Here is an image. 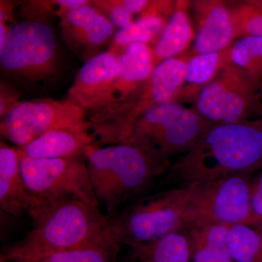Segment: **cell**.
Returning a JSON list of instances; mask_svg holds the SVG:
<instances>
[{"instance_id": "obj_1", "label": "cell", "mask_w": 262, "mask_h": 262, "mask_svg": "<svg viewBox=\"0 0 262 262\" xmlns=\"http://www.w3.org/2000/svg\"><path fill=\"white\" fill-rule=\"evenodd\" d=\"M262 168V117L211 124L194 146L170 165V178L184 184L250 174Z\"/></svg>"}, {"instance_id": "obj_2", "label": "cell", "mask_w": 262, "mask_h": 262, "mask_svg": "<svg viewBox=\"0 0 262 262\" xmlns=\"http://www.w3.org/2000/svg\"><path fill=\"white\" fill-rule=\"evenodd\" d=\"M110 220L99 207L80 200L50 203L33 220L32 230L1 256L12 262H37L98 238L107 231Z\"/></svg>"}, {"instance_id": "obj_3", "label": "cell", "mask_w": 262, "mask_h": 262, "mask_svg": "<svg viewBox=\"0 0 262 262\" xmlns=\"http://www.w3.org/2000/svg\"><path fill=\"white\" fill-rule=\"evenodd\" d=\"M83 156L98 205L104 207L110 218L120 206L149 189L171 165L130 141L93 146Z\"/></svg>"}, {"instance_id": "obj_4", "label": "cell", "mask_w": 262, "mask_h": 262, "mask_svg": "<svg viewBox=\"0 0 262 262\" xmlns=\"http://www.w3.org/2000/svg\"><path fill=\"white\" fill-rule=\"evenodd\" d=\"M0 65L5 77L26 87L54 80L60 61L51 26L44 20L27 19L10 27L0 48Z\"/></svg>"}, {"instance_id": "obj_5", "label": "cell", "mask_w": 262, "mask_h": 262, "mask_svg": "<svg viewBox=\"0 0 262 262\" xmlns=\"http://www.w3.org/2000/svg\"><path fill=\"white\" fill-rule=\"evenodd\" d=\"M211 123L194 108L177 101L161 103L146 110L134 124L128 139L163 163L192 149Z\"/></svg>"}, {"instance_id": "obj_6", "label": "cell", "mask_w": 262, "mask_h": 262, "mask_svg": "<svg viewBox=\"0 0 262 262\" xmlns=\"http://www.w3.org/2000/svg\"><path fill=\"white\" fill-rule=\"evenodd\" d=\"M190 185L144 196L110 218V233L122 246L144 244L186 229L184 208Z\"/></svg>"}, {"instance_id": "obj_7", "label": "cell", "mask_w": 262, "mask_h": 262, "mask_svg": "<svg viewBox=\"0 0 262 262\" xmlns=\"http://www.w3.org/2000/svg\"><path fill=\"white\" fill-rule=\"evenodd\" d=\"M251 182L248 174H234L189 184L184 213L186 229L211 224L253 227Z\"/></svg>"}, {"instance_id": "obj_8", "label": "cell", "mask_w": 262, "mask_h": 262, "mask_svg": "<svg viewBox=\"0 0 262 262\" xmlns=\"http://www.w3.org/2000/svg\"><path fill=\"white\" fill-rule=\"evenodd\" d=\"M192 56V51L189 50L157 65L137 96L98 124L108 144L125 142L134 124L146 110L161 103L177 101L188 62Z\"/></svg>"}, {"instance_id": "obj_9", "label": "cell", "mask_w": 262, "mask_h": 262, "mask_svg": "<svg viewBox=\"0 0 262 262\" xmlns=\"http://www.w3.org/2000/svg\"><path fill=\"white\" fill-rule=\"evenodd\" d=\"M19 157L24 182L32 195L48 203L74 199L99 207L84 156L45 159L19 153Z\"/></svg>"}, {"instance_id": "obj_10", "label": "cell", "mask_w": 262, "mask_h": 262, "mask_svg": "<svg viewBox=\"0 0 262 262\" xmlns=\"http://www.w3.org/2000/svg\"><path fill=\"white\" fill-rule=\"evenodd\" d=\"M86 113L68 98L20 101L1 119V136L22 147L49 131L84 123Z\"/></svg>"}, {"instance_id": "obj_11", "label": "cell", "mask_w": 262, "mask_h": 262, "mask_svg": "<svg viewBox=\"0 0 262 262\" xmlns=\"http://www.w3.org/2000/svg\"><path fill=\"white\" fill-rule=\"evenodd\" d=\"M258 89L230 65L198 95L193 108L211 124L233 123L262 117Z\"/></svg>"}, {"instance_id": "obj_12", "label": "cell", "mask_w": 262, "mask_h": 262, "mask_svg": "<svg viewBox=\"0 0 262 262\" xmlns=\"http://www.w3.org/2000/svg\"><path fill=\"white\" fill-rule=\"evenodd\" d=\"M156 62L152 48L145 43L129 45L119 54L118 73L101 107L89 120L98 124L134 100L149 80Z\"/></svg>"}, {"instance_id": "obj_13", "label": "cell", "mask_w": 262, "mask_h": 262, "mask_svg": "<svg viewBox=\"0 0 262 262\" xmlns=\"http://www.w3.org/2000/svg\"><path fill=\"white\" fill-rule=\"evenodd\" d=\"M62 35L67 45L85 61L98 54L96 50L110 39L113 41L115 27L94 6L92 1L77 9L60 15Z\"/></svg>"}, {"instance_id": "obj_14", "label": "cell", "mask_w": 262, "mask_h": 262, "mask_svg": "<svg viewBox=\"0 0 262 262\" xmlns=\"http://www.w3.org/2000/svg\"><path fill=\"white\" fill-rule=\"evenodd\" d=\"M119 54L101 52L84 62L68 91V99L80 105L86 113L101 107L118 73Z\"/></svg>"}, {"instance_id": "obj_15", "label": "cell", "mask_w": 262, "mask_h": 262, "mask_svg": "<svg viewBox=\"0 0 262 262\" xmlns=\"http://www.w3.org/2000/svg\"><path fill=\"white\" fill-rule=\"evenodd\" d=\"M49 203L32 195L27 189L20 167L18 149L0 144V208L1 211L32 220Z\"/></svg>"}, {"instance_id": "obj_16", "label": "cell", "mask_w": 262, "mask_h": 262, "mask_svg": "<svg viewBox=\"0 0 262 262\" xmlns=\"http://www.w3.org/2000/svg\"><path fill=\"white\" fill-rule=\"evenodd\" d=\"M196 17L193 55L222 51L236 41L229 3L220 0L191 2Z\"/></svg>"}, {"instance_id": "obj_17", "label": "cell", "mask_w": 262, "mask_h": 262, "mask_svg": "<svg viewBox=\"0 0 262 262\" xmlns=\"http://www.w3.org/2000/svg\"><path fill=\"white\" fill-rule=\"evenodd\" d=\"M98 145L92 122L63 127L46 133L27 145L17 148L20 154L31 158H70L83 156L91 146Z\"/></svg>"}, {"instance_id": "obj_18", "label": "cell", "mask_w": 262, "mask_h": 262, "mask_svg": "<svg viewBox=\"0 0 262 262\" xmlns=\"http://www.w3.org/2000/svg\"><path fill=\"white\" fill-rule=\"evenodd\" d=\"M177 1H151L134 23L117 31L108 50L120 54L132 43L155 42L173 13Z\"/></svg>"}, {"instance_id": "obj_19", "label": "cell", "mask_w": 262, "mask_h": 262, "mask_svg": "<svg viewBox=\"0 0 262 262\" xmlns=\"http://www.w3.org/2000/svg\"><path fill=\"white\" fill-rule=\"evenodd\" d=\"M191 3L177 1L170 15L152 48L156 65L189 51L195 38V32L188 13Z\"/></svg>"}, {"instance_id": "obj_20", "label": "cell", "mask_w": 262, "mask_h": 262, "mask_svg": "<svg viewBox=\"0 0 262 262\" xmlns=\"http://www.w3.org/2000/svg\"><path fill=\"white\" fill-rule=\"evenodd\" d=\"M230 47L222 51L201 53L191 57L177 102H190L194 104L202 90L211 83L229 65Z\"/></svg>"}, {"instance_id": "obj_21", "label": "cell", "mask_w": 262, "mask_h": 262, "mask_svg": "<svg viewBox=\"0 0 262 262\" xmlns=\"http://www.w3.org/2000/svg\"><path fill=\"white\" fill-rule=\"evenodd\" d=\"M127 262H192V250L187 229L160 238L129 246Z\"/></svg>"}, {"instance_id": "obj_22", "label": "cell", "mask_w": 262, "mask_h": 262, "mask_svg": "<svg viewBox=\"0 0 262 262\" xmlns=\"http://www.w3.org/2000/svg\"><path fill=\"white\" fill-rule=\"evenodd\" d=\"M229 227L211 224L186 229L190 241L192 262H234L227 248Z\"/></svg>"}, {"instance_id": "obj_23", "label": "cell", "mask_w": 262, "mask_h": 262, "mask_svg": "<svg viewBox=\"0 0 262 262\" xmlns=\"http://www.w3.org/2000/svg\"><path fill=\"white\" fill-rule=\"evenodd\" d=\"M122 247L108 228L89 244L50 255L37 262H117Z\"/></svg>"}, {"instance_id": "obj_24", "label": "cell", "mask_w": 262, "mask_h": 262, "mask_svg": "<svg viewBox=\"0 0 262 262\" xmlns=\"http://www.w3.org/2000/svg\"><path fill=\"white\" fill-rule=\"evenodd\" d=\"M229 64L258 90L262 82V37L236 40L230 47Z\"/></svg>"}, {"instance_id": "obj_25", "label": "cell", "mask_w": 262, "mask_h": 262, "mask_svg": "<svg viewBox=\"0 0 262 262\" xmlns=\"http://www.w3.org/2000/svg\"><path fill=\"white\" fill-rule=\"evenodd\" d=\"M227 244L234 262H262V234L252 226L230 225Z\"/></svg>"}, {"instance_id": "obj_26", "label": "cell", "mask_w": 262, "mask_h": 262, "mask_svg": "<svg viewBox=\"0 0 262 262\" xmlns=\"http://www.w3.org/2000/svg\"><path fill=\"white\" fill-rule=\"evenodd\" d=\"M236 39L262 37V10L249 1L229 3Z\"/></svg>"}, {"instance_id": "obj_27", "label": "cell", "mask_w": 262, "mask_h": 262, "mask_svg": "<svg viewBox=\"0 0 262 262\" xmlns=\"http://www.w3.org/2000/svg\"><path fill=\"white\" fill-rule=\"evenodd\" d=\"M92 5L115 28H126L134 22V15L122 0H96L92 1Z\"/></svg>"}, {"instance_id": "obj_28", "label": "cell", "mask_w": 262, "mask_h": 262, "mask_svg": "<svg viewBox=\"0 0 262 262\" xmlns=\"http://www.w3.org/2000/svg\"><path fill=\"white\" fill-rule=\"evenodd\" d=\"M18 91L11 84L1 82L0 85V119L3 118L7 113L14 107L19 101Z\"/></svg>"}, {"instance_id": "obj_29", "label": "cell", "mask_w": 262, "mask_h": 262, "mask_svg": "<svg viewBox=\"0 0 262 262\" xmlns=\"http://www.w3.org/2000/svg\"><path fill=\"white\" fill-rule=\"evenodd\" d=\"M251 206L255 226L262 221V170L251 182Z\"/></svg>"}, {"instance_id": "obj_30", "label": "cell", "mask_w": 262, "mask_h": 262, "mask_svg": "<svg viewBox=\"0 0 262 262\" xmlns=\"http://www.w3.org/2000/svg\"><path fill=\"white\" fill-rule=\"evenodd\" d=\"M13 10H14L13 4L1 1V3H0V24L10 27L17 23V22H15L14 18H13L14 16Z\"/></svg>"}, {"instance_id": "obj_31", "label": "cell", "mask_w": 262, "mask_h": 262, "mask_svg": "<svg viewBox=\"0 0 262 262\" xmlns=\"http://www.w3.org/2000/svg\"><path fill=\"white\" fill-rule=\"evenodd\" d=\"M125 7L130 10L133 14L142 13L147 9L151 1L148 0H122Z\"/></svg>"}, {"instance_id": "obj_32", "label": "cell", "mask_w": 262, "mask_h": 262, "mask_svg": "<svg viewBox=\"0 0 262 262\" xmlns=\"http://www.w3.org/2000/svg\"><path fill=\"white\" fill-rule=\"evenodd\" d=\"M258 97L259 98L260 101L262 103V82L261 84H260L259 88H258Z\"/></svg>"}, {"instance_id": "obj_33", "label": "cell", "mask_w": 262, "mask_h": 262, "mask_svg": "<svg viewBox=\"0 0 262 262\" xmlns=\"http://www.w3.org/2000/svg\"><path fill=\"white\" fill-rule=\"evenodd\" d=\"M254 227V228H256V229H257L258 232H259L260 233H261L262 234V221H261V222H258L257 225H255L254 227Z\"/></svg>"}, {"instance_id": "obj_34", "label": "cell", "mask_w": 262, "mask_h": 262, "mask_svg": "<svg viewBox=\"0 0 262 262\" xmlns=\"http://www.w3.org/2000/svg\"><path fill=\"white\" fill-rule=\"evenodd\" d=\"M253 3L262 10V0H252Z\"/></svg>"}, {"instance_id": "obj_35", "label": "cell", "mask_w": 262, "mask_h": 262, "mask_svg": "<svg viewBox=\"0 0 262 262\" xmlns=\"http://www.w3.org/2000/svg\"><path fill=\"white\" fill-rule=\"evenodd\" d=\"M0 262H12L8 261V260L5 259L4 257H3V256H0Z\"/></svg>"}]
</instances>
